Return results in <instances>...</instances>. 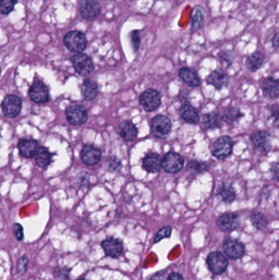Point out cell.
I'll use <instances>...</instances> for the list:
<instances>
[{
  "mask_svg": "<svg viewBox=\"0 0 279 280\" xmlns=\"http://www.w3.org/2000/svg\"><path fill=\"white\" fill-rule=\"evenodd\" d=\"M63 42L65 46L71 52L76 53V54L83 52L87 47V39L85 35L78 30H73L67 33V35H65Z\"/></svg>",
  "mask_w": 279,
  "mask_h": 280,
  "instance_id": "obj_1",
  "label": "cell"
},
{
  "mask_svg": "<svg viewBox=\"0 0 279 280\" xmlns=\"http://www.w3.org/2000/svg\"><path fill=\"white\" fill-rule=\"evenodd\" d=\"M234 141L228 135L220 136L213 144L212 154L215 158L223 160L232 154Z\"/></svg>",
  "mask_w": 279,
  "mask_h": 280,
  "instance_id": "obj_2",
  "label": "cell"
},
{
  "mask_svg": "<svg viewBox=\"0 0 279 280\" xmlns=\"http://www.w3.org/2000/svg\"><path fill=\"white\" fill-rule=\"evenodd\" d=\"M206 263L209 269L216 275L224 273L228 266V259L219 251L211 252L206 257Z\"/></svg>",
  "mask_w": 279,
  "mask_h": 280,
  "instance_id": "obj_3",
  "label": "cell"
},
{
  "mask_svg": "<svg viewBox=\"0 0 279 280\" xmlns=\"http://www.w3.org/2000/svg\"><path fill=\"white\" fill-rule=\"evenodd\" d=\"M184 160L182 156L175 152H169L161 159V167L165 172L176 174L182 170Z\"/></svg>",
  "mask_w": 279,
  "mask_h": 280,
  "instance_id": "obj_4",
  "label": "cell"
},
{
  "mask_svg": "<svg viewBox=\"0 0 279 280\" xmlns=\"http://www.w3.org/2000/svg\"><path fill=\"white\" fill-rule=\"evenodd\" d=\"M140 103L146 112H153L161 106V95L153 88H148L140 95Z\"/></svg>",
  "mask_w": 279,
  "mask_h": 280,
  "instance_id": "obj_5",
  "label": "cell"
},
{
  "mask_svg": "<svg viewBox=\"0 0 279 280\" xmlns=\"http://www.w3.org/2000/svg\"><path fill=\"white\" fill-rule=\"evenodd\" d=\"M71 61L75 71L80 76H88L94 71V63L90 58L85 54L78 53L71 57Z\"/></svg>",
  "mask_w": 279,
  "mask_h": 280,
  "instance_id": "obj_6",
  "label": "cell"
},
{
  "mask_svg": "<svg viewBox=\"0 0 279 280\" xmlns=\"http://www.w3.org/2000/svg\"><path fill=\"white\" fill-rule=\"evenodd\" d=\"M153 134L157 138H165L171 131L172 124L170 118L164 115H157L151 122Z\"/></svg>",
  "mask_w": 279,
  "mask_h": 280,
  "instance_id": "obj_7",
  "label": "cell"
},
{
  "mask_svg": "<svg viewBox=\"0 0 279 280\" xmlns=\"http://www.w3.org/2000/svg\"><path fill=\"white\" fill-rule=\"evenodd\" d=\"M223 252L228 258L238 260L243 257L245 253V246L234 238H226L223 244Z\"/></svg>",
  "mask_w": 279,
  "mask_h": 280,
  "instance_id": "obj_8",
  "label": "cell"
},
{
  "mask_svg": "<svg viewBox=\"0 0 279 280\" xmlns=\"http://www.w3.org/2000/svg\"><path fill=\"white\" fill-rule=\"evenodd\" d=\"M216 224L218 228L224 233L232 232L240 225V216L234 212H226L218 217Z\"/></svg>",
  "mask_w": 279,
  "mask_h": 280,
  "instance_id": "obj_9",
  "label": "cell"
},
{
  "mask_svg": "<svg viewBox=\"0 0 279 280\" xmlns=\"http://www.w3.org/2000/svg\"><path fill=\"white\" fill-rule=\"evenodd\" d=\"M2 109L7 117L14 118L22 110V100L17 95H9L3 101Z\"/></svg>",
  "mask_w": 279,
  "mask_h": 280,
  "instance_id": "obj_10",
  "label": "cell"
},
{
  "mask_svg": "<svg viewBox=\"0 0 279 280\" xmlns=\"http://www.w3.org/2000/svg\"><path fill=\"white\" fill-rule=\"evenodd\" d=\"M80 12L82 18L88 21H94L101 13V6L96 0H81Z\"/></svg>",
  "mask_w": 279,
  "mask_h": 280,
  "instance_id": "obj_11",
  "label": "cell"
},
{
  "mask_svg": "<svg viewBox=\"0 0 279 280\" xmlns=\"http://www.w3.org/2000/svg\"><path fill=\"white\" fill-rule=\"evenodd\" d=\"M29 96L35 104H45L50 100L49 88L42 81L34 82L30 87Z\"/></svg>",
  "mask_w": 279,
  "mask_h": 280,
  "instance_id": "obj_12",
  "label": "cell"
},
{
  "mask_svg": "<svg viewBox=\"0 0 279 280\" xmlns=\"http://www.w3.org/2000/svg\"><path fill=\"white\" fill-rule=\"evenodd\" d=\"M67 121L72 125H81L87 121L88 113L84 107L73 105L69 107L66 111Z\"/></svg>",
  "mask_w": 279,
  "mask_h": 280,
  "instance_id": "obj_13",
  "label": "cell"
},
{
  "mask_svg": "<svg viewBox=\"0 0 279 280\" xmlns=\"http://www.w3.org/2000/svg\"><path fill=\"white\" fill-rule=\"evenodd\" d=\"M102 247L108 257L118 258L122 255L124 246L122 242L116 238L110 237L102 242Z\"/></svg>",
  "mask_w": 279,
  "mask_h": 280,
  "instance_id": "obj_14",
  "label": "cell"
},
{
  "mask_svg": "<svg viewBox=\"0 0 279 280\" xmlns=\"http://www.w3.org/2000/svg\"><path fill=\"white\" fill-rule=\"evenodd\" d=\"M101 150L94 145H85L82 149L81 159L87 166L96 165L101 159Z\"/></svg>",
  "mask_w": 279,
  "mask_h": 280,
  "instance_id": "obj_15",
  "label": "cell"
},
{
  "mask_svg": "<svg viewBox=\"0 0 279 280\" xmlns=\"http://www.w3.org/2000/svg\"><path fill=\"white\" fill-rule=\"evenodd\" d=\"M251 142L254 147L260 152H267L271 148V136L266 131H257L251 136Z\"/></svg>",
  "mask_w": 279,
  "mask_h": 280,
  "instance_id": "obj_16",
  "label": "cell"
},
{
  "mask_svg": "<svg viewBox=\"0 0 279 280\" xmlns=\"http://www.w3.org/2000/svg\"><path fill=\"white\" fill-rule=\"evenodd\" d=\"M39 149V145L36 140L30 138H20L18 142V149L21 155L24 158H32L36 154L37 150Z\"/></svg>",
  "mask_w": 279,
  "mask_h": 280,
  "instance_id": "obj_17",
  "label": "cell"
},
{
  "mask_svg": "<svg viewBox=\"0 0 279 280\" xmlns=\"http://www.w3.org/2000/svg\"><path fill=\"white\" fill-rule=\"evenodd\" d=\"M206 82L217 89H220L228 85L229 77L223 70H215L206 77Z\"/></svg>",
  "mask_w": 279,
  "mask_h": 280,
  "instance_id": "obj_18",
  "label": "cell"
},
{
  "mask_svg": "<svg viewBox=\"0 0 279 280\" xmlns=\"http://www.w3.org/2000/svg\"><path fill=\"white\" fill-rule=\"evenodd\" d=\"M263 95L264 97L268 98L269 100H277L279 95V83L278 80H275L273 78H266L261 84Z\"/></svg>",
  "mask_w": 279,
  "mask_h": 280,
  "instance_id": "obj_19",
  "label": "cell"
},
{
  "mask_svg": "<svg viewBox=\"0 0 279 280\" xmlns=\"http://www.w3.org/2000/svg\"><path fill=\"white\" fill-rule=\"evenodd\" d=\"M143 166L148 173H157L161 168V158L156 153H149L143 160Z\"/></svg>",
  "mask_w": 279,
  "mask_h": 280,
  "instance_id": "obj_20",
  "label": "cell"
},
{
  "mask_svg": "<svg viewBox=\"0 0 279 280\" xmlns=\"http://www.w3.org/2000/svg\"><path fill=\"white\" fill-rule=\"evenodd\" d=\"M119 134L125 141H133L137 136V129L131 121H124L119 124Z\"/></svg>",
  "mask_w": 279,
  "mask_h": 280,
  "instance_id": "obj_21",
  "label": "cell"
},
{
  "mask_svg": "<svg viewBox=\"0 0 279 280\" xmlns=\"http://www.w3.org/2000/svg\"><path fill=\"white\" fill-rule=\"evenodd\" d=\"M178 76L185 84L190 87H198L201 84V80L198 72L190 67H182L179 71Z\"/></svg>",
  "mask_w": 279,
  "mask_h": 280,
  "instance_id": "obj_22",
  "label": "cell"
},
{
  "mask_svg": "<svg viewBox=\"0 0 279 280\" xmlns=\"http://www.w3.org/2000/svg\"><path fill=\"white\" fill-rule=\"evenodd\" d=\"M179 114L183 121L189 124H198L200 121L199 114L196 108L190 104H182L179 108Z\"/></svg>",
  "mask_w": 279,
  "mask_h": 280,
  "instance_id": "obj_23",
  "label": "cell"
},
{
  "mask_svg": "<svg viewBox=\"0 0 279 280\" xmlns=\"http://www.w3.org/2000/svg\"><path fill=\"white\" fill-rule=\"evenodd\" d=\"M265 57L262 52L257 51L250 54L246 60V67L251 72H256L264 65Z\"/></svg>",
  "mask_w": 279,
  "mask_h": 280,
  "instance_id": "obj_24",
  "label": "cell"
},
{
  "mask_svg": "<svg viewBox=\"0 0 279 280\" xmlns=\"http://www.w3.org/2000/svg\"><path fill=\"white\" fill-rule=\"evenodd\" d=\"M202 123H203L205 129H218V128L221 127L223 119L219 112H212L204 115V117L202 119Z\"/></svg>",
  "mask_w": 279,
  "mask_h": 280,
  "instance_id": "obj_25",
  "label": "cell"
},
{
  "mask_svg": "<svg viewBox=\"0 0 279 280\" xmlns=\"http://www.w3.org/2000/svg\"><path fill=\"white\" fill-rule=\"evenodd\" d=\"M216 193L217 195L220 197L224 203H231L236 199V191L231 183H222L221 185L218 188Z\"/></svg>",
  "mask_w": 279,
  "mask_h": 280,
  "instance_id": "obj_26",
  "label": "cell"
},
{
  "mask_svg": "<svg viewBox=\"0 0 279 280\" xmlns=\"http://www.w3.org/2000/svg\"><path fill=\"white\" fill-rule=\"evenodd\" d=\"M98 93L99 88L97 83L90 79H86L82 84V94L84 99L88 101L94 100L97 97Z\"/></svg>",
  "mask_w": 279,
  "mask_h": 280,
  "instance_id": "obj_27",
  "label": "cell"
},
{
  "mask_svg": "<svg viewBox=\"0 0 279 280\" xmlns=\"http://www.w3.org/2000/svg\"><path fill=\"white\" fill-rule=\"evenodd\" d=\"M192 28L198 30L202 28L204 24L205 12L201 6H196L191 14Z\"/></svg>",
  "mask_w": 279,
  "mask_h": 280,
  "instance_id": "obj_28",
  "label": "cell"
},
{
  "mask_svg": "<svg viewBox=\"0 0 279 280\" xmlns=\"http://www.w3.org/2000/svg\"><path fill=\"white\" fill-rule=\"evenodd\" d=\"M223 121L235 125L239 123L242 117H244V114L241 112L240 109L238 108H228L224 111L223 116H221Z\"/></svg>",
  "mask_w": 279,
  "mask_h": 280,
  "instance_id": "obj_29",
  "label": "cell"
},
{
  "mask_svg": "<svg viewBox=\"0 0 279 280\" xmlns=\"http://www.w3.org/2000/svg\"><path fill=\"white\" fill-rule=\"evenodd\" d=\"M52 154L44 147H39L35 154V162L41 168H45L51 162Z\"/></svg>",
  "mask_w": 279,
  "mask_h": 280,
  "instance_id": "obj_30",
  "label": "cell"
},
{
  "mask_svg": "<svg viewBox=\"0 0 279 280\" xmlns=\"http://www.w3.org/2000/svg\"><path fill=\"white\" fill-rule=\"evenodd\" d=\"M188 170L191 175H198L206 172L209 170V165L204 162H199L198 160H190L188 163Z\"/></svg>",
  "mask_w": 279,
  "mask_h": 280,
  "instance_id": "obj_31",
  "label": "cell"
},
{
  "mask_svg": "<svg viewBox=\"0 0 279 280\" xmlns=\"http://www.w3.org/2000/svg\"><path fill=\"white\" fill-rule=\"evenodd\" d=\"M250 220H251L252 225L258 230H263L268 225V220H267L266 216L259 211H256L251 214L250 216Z\"/></svg>",
  "mask_w": 279,
  "mask_h": 280,
  "instance_id": "obj_32",
  "label": "cell"
},
{
  "mask_svg": "<svg viewBox=\"0 0 279 280\" xmlns=\"http://www.w3.org/2000/svg\"><path fill=\"white\" fill-rule=\"evenodd\" d=\"M17 0H0V13L8 15L13 11Z\"/></svg>",
  "mask_w": 279,
  "mask_h": 280,
  "instance_id": "obj_33",
  "label": "cell"
},
{
  "mask_svg": "<svg viewBox=\"0 0 279 280\" xmlns=\"http://www.w3.org/2000/svg\"><path fill=\"white\" fill-rule=\"evenodd\" d=\"M172 234V228L169 225L164 226L160 228L159 230L157 231V234L155 235L154 244H158L162 240L170 238Z\"/></svg>",
  "mask_w": 279,
  "mask_h": 280,
  "instance_id": "obj_34",
  "label": "cell"
},
{
  "mask_svg": "<svg viewBox=\"0 0 279 280\" xmlns=\"http://www.w3.org/2000/svg\"><path fill=\"white\" fill-rule=\"evenodd\" d=\"M70 269L66 267L57 268L54 271V277L58 280H68Z\"/></svg>",
  "mask_w": 279,
  "mask_h": 280,
  "instance_id": "obj_35",
  "label": "cell"
},
{
  "mask_svg": "<svg viewBox=\"0 0 279 280\" xmlns=\"http://www.w3.org/2000/svg\"><path fill=\"white\" fill-rule=\"evenodd\" d=\"M27 265H28V259L26 258V257H21L18 260L17 265L18 274H21V275L25 274L26 272V269H27Z\"/></svg>",
  "mask_w": 279,
  "mask_h": 280,
  "instance_id": "obj_36",
  "label": "cell"
},
{
  "mask_svg": "<svg viewBox=\"0 0 279 280\" xmlns=\"http://www.w3.org/2000/svg\"><path fill=\"white\" fill-rule=\"evenodd\" d=\"M219 60L224 67H228L232 65V54L228 52H221L219 54Z\"/></svg>",
  "mask_w": 279,
  "mask_h": 280,
  "instance_id": "obj_37",
  "label": "cell"
},
{
  "mask_svg": "<svg viewBox=\"0 0 279 280\" xmlns=\"http://www.w3.org/2000/svg\"><path fill=\"white\" fill-rule=\"evenodd\" d=\"M121 167V162L116 157H112L109 159L108 169L110 171H117Z\"/></svg>",
  "mask_w": 279,
  "mask_h": 280,
  "instance_id": "obj_38",
  "label": "cell"
},
{
  "mask_svg": "<svg viewBox=\"0 0 279 280\" xmlns=\"http://www.w3.org/2000/svg\"><path fill=\"white\" fill-rule=\"evenodd\" d=\"M13 233H14L17 240H18V241H22L23 240L24 230L22 224H18V223L14 224V225H13Z\"/></svg>",
  "mask_w": 279,
  "mask_h": 280,
  "instance_id": "obj_39",
  "label": "cell"
},
{
  "mask_svg": "<svg viewBox=\"0 0 279 280\" xmlns=\"http://www.w3.org/2000/svg\"><path fill=\"white\" fill-rule=\"evenodd\" d=\"M131 41H132V45H133V50L137 51L138 50L140 45V32L137 31V30H134L133 31L131 34Z\"/></svg>",
  "mask_w": 279,
  "mask_h": 280,
  "instance_id": "obj_40",
  "label": "cell"
},
{
  "mask_svg": "<svg viewBox=\"0 0 279 280\" xmlns=\"http://www.w3.org/2000/svg\"><path fill=\"white\" fill-rule=\"evenodd\" d=\"M166 274H167V269H164L161 271L157 272L153 274L149 280H166Z\"/></svg>",
  "mask_w": 279,
  "mask_h": 280,
  "instance_id": "obj_41",
  "label": "cell"
},
{
  "mask_svg": "<svg viewBox=\"0 0 279 280\" xmlns=\"http://www.w3.org/2000/svg\"><path fill=\"white\" fill-rule=\"evenodd\" d=\"M166 280H184L183 276L178 272H172L167 276Z\"/></svg>",
  "mask_w": 279,
  "mask_h": 280,
  "instance_id": "obj_42",
  "label": "cell"
},
{
  "mask_svg": "<svg viewBox=\"0 0 279 280\" xmlns=\"http://www.w3.org/2000/svg\"><path fill=\"white\" fill-rule=\"evenodd\" d=\"M271 172L273 173V177L276 180H278L279 178V165L277 162H275L271 166Z\"/></svg>",
  "mask_w": 279,
  "mask_h": 280,
  "instance_id": "obj_43",
  "label": "cell"
},
{
  "mask_svg": "<svg viewBox=\"0 0 279 280\" xmlns=\"http://www.w3.org/2000/svg\"><path fill=\"white\" fill-rule=\"evenodd\" d=\"M271 114H272V117H274L275 121H278V106L277 104H275V105L272 106L270 108Z\"/></svg>",
  "mask_w": 279,
  "mask_h": 280,
  "instance_id": "obj_44",
  "label": "cell"
},
{
  "mask_svg": "<svg viewBox=\"0 0 279 280\" xmlns=\"http://www.w3.org/2000/svg\"><path fill=\"white\" fill-rule=\"evenodd\" d=\"M273 45L274 48H277V45H278V35H277V33L273 38Z\"/></svg>",
  "mask_w": 279,
  "mask_h": 280,
  "instance_id": "obj_45",
  "label": "cell"
},
{
  "mask_svg": "<svg viewBox=\"0 0 279 280\" xmlns=\"http://www.w3.org/2000/svg\"><path fill=\"white\" fill-rule=\"evenodd\" d=\"M77 280H84V279H83V278H80V279H77Z\"/></svg>",
  "mask_w": 279,
  "mask_h": 280,
  "instance_id": "obj_46",
  "label": "cell"
}]
</instances>
